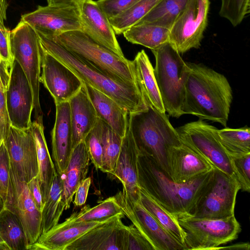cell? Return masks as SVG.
Returning a JSON list of instances; mask_svg holds the SVG:
<instances>
[{"label":"cell","mask_w":250,"mask_h":250,"mask_svg":"<svg viewBox=\"0 0 250 250\" xmlns=\"http://www.w3.org/2000/svg\"><path fill=\"white\" fill-rule=\"evenodd\" d=\"M138 183L177 218L191 216L213 177L214 167L189 181H173L150 156L139 151Z\"/></svg>","instance_id":"1"},{"label":"cell","mask_w":250,"mask_h":250,"mask_svg":"<svg viewBox=\"0 0 250 250\" xmlns=\"http://www.w3.org/2000/svg\"><path fill=\"white\" fill-rule=\"evenodd\" d=\"M183 114L226 126L233 95L231 85L222 74L206 66L188 63Z\"/></svg>","instance_id":"2"},{"label":"cell","mask_w":250,"mask_h":250,"mask_svg":"<svg viewBox=\"0 0 250 250\" xmlns=\"http://www.w3.org/2000/svg\"><path fill=\"white\" fill-rule=\"evenodd\" d=\"M37 33L40 44L45 50L71 70L83 83L114 100L128 114L147 108L138 84L121 82L111 78L81 59L50 36Z\"/></svg>","instance_id":"3"},{"label":"cell","mask_w":250,"mask_h":250,"mask_svg":"<svg viewBox=\"0 0 250 250\" xmlns=\"http://www.w3.org/2000/svg\"><path fill=\"white\" fill-rule=\"evenodd\" d=\"M147 106L144 110L129 114L128 126L139 151L153 158L168 176V151L181 142L166 113Z\"/></svg>","instance_id":"4"},{"label":"cell","mask_w":250,"mask_h":250,"mask_svg":"<svg viewBox=\"0 0 250 250\" xmlns=\"http://www.w3.org/2000/svg\"><path fill=\"white\" fill-rule=\"evenodd\" d=\"M151 51L155 59L154 76L165 111L170 116L179 118L183 115L189 65L169 42Z\"/></svg>","instance_id":"5"},{"label":"cell","mask_w":250,"mask_h":250,"mask_svg":"<svg viewBox=\"0 0 250 250\" xmlns=\"http://www.w3.org/2000/svg\"><path fill=\"white\" fill-rule=\"evenodd\" d=\"M47 35L111 78L121 82L138 84L132 61L119 57L94 41L83 31H69L57 36Z\"/></svg>","instance_id":"6"},{"label":"cell","mask_w":250,"mask_h":250,"mask_svg":"<svg viewBox=\"0 0 250 250\" xmlns=\"http://www.w3.org/2000/svg\"><path fill=\"white\" fill-rule=\"evenodd\" d=\"M186 233L185 250H214L236 239L241 230L234 214L218 219L186 216L177 218Z\"/></svg>","instance_id":"7"},{"label":"cell","mask_w":250,"mask_h":250,"mask_svg":"<svg viewBox=\"0 0 250 250\" xmlns=\"http://www.w3.org/2000/svg\"><path fill=\"white\" fill-rule=\"evenodd\" d=\"M11 51L31 86L36 118L42 116L40 101L41 68V45L35 29L22 21L10 32Z\"/></svg>","instance_id":"8"},{"label":"cell","mask_w":250,"mask_h":250,"mask_svg":"<svg viewBox=\"0 0 250 250\" xmlns=\"http://www.w3.org/2000/svg\"><path fill=\"white\" fill-rule=\"evenodd\" d=\"M181 142L200 154L215 168L234 176L230 157L221 145L218 129L199 119L175 128Z\"/></svg>","instance_id":"9"},{"label":"cell","mask_w":250,"mask_h":250,"mask_svg":"<svg viewBox=\"0 0 250 250\" xmlns=\"http://www.w3.org/2000/svg\"><path fill=\"white\" fill-rule=\"evenodd\" d=\"M239 190L234 175L229 176L214 168L212 180L191 216L218 219L234 215Z\"/></svg>","instance_id":"10"},{"label":"cell","mask_w":250,"mask_h":250,"mask_svg":"<svg viewBox=\"0 0 250 250\" xmlns=\"http://www.w3.org/2000/svg\"><path fill=\"white\" fill-rule=\"evenodd\" d=\"M209 5V0H190L169 29V42L180 54L200 47Z\"/></svg>","instance_id":"11"},{"label":"cell","mask_w":250,"mask_h":250,"mask_svg":"<svg viewBox=\"0 0 250 250\" xmlns=\"http://www.w3.org/2000/svg\"><path fill=\"white\" fill-rule=\"evenodd\" d=\"M122 210L150 243L154 250H185L183 244L167 231L142 206L122 191L114 196Z\"/></svg>","instance_id":"12"},{"label":"cell","mask_w":250,"mask_h":250,"mask_svg":"<svg viewBox=\"0 0 250 250\" xmlns=\"http://www.w3.org/2000/svg\"><path fill=\"white\" fill-rule=\"evenodd\" d=\"M21 20L38 32L52 36L83 30L80 6L76 5H39L35 11L23 15Z\"/></svg>","instance_id":"13"},{"label":"cell","mask_w":250,"mask_h":250,"mask_svg":"<svg viewBox=\"0 0 250 250\" xmlns=\"http://www.w3.org/2000/svg\"><path fill=\"white\" fill-rule=\"evenodd\" d=\"M5 100L11 126L19 129L31 127L33 95L29 82L19 62L14 60Z\"/></svg>","instance_id":"14"},{"label":"cell","mask_w":250,"mask_h":250,"mask_svg":"<svg viewBox=\"0 0 250 250\" xmlns=\"http://www.w3.org/2000/svg\"><path fill=\"white\" fill-rule=\"evenodd\" d=\"M40 45L42 68L40 81L50 93L55 104L68 102L81 89L83 82Z\"/></svg>","instance_id":"15"},{"label":"cell","mask_w":250,"mask_h":250,"mask_svg":"<svg viewBox=\"0 0 250 250\" xmlns=\"http://www.w3.org/2000/svg\"><path fill=\"white\" fill-rule=\"evenodd\" d=\"M10 165L19 179L26 183L38 174L35 143L31 129H19L10 126L4 141Z\"/></svg>","instance_id":"16"},{"label":"cell","mask_w":250,"mask_h":250,"mask_svg":"<svg viewBox=\"0 0 250 250\" xmlns=\"http://www.w3.org/2000/svg\"><path fill=\"white\" fill-rule=\"evenodd\" d=\"M119 214L87 231L65 250H125V225Z\"/></svg>","instance_id":"17"},{"label":"cell","mask_w":250,"mask_h":250,"mask_svg":"<svg viewBox=\"0 0 250 250\" xmlns=\"http://www.w3.org/2000/svg\"><path fill=\"white\" fill-rule=\"evenodd\" d=\"M9 170L14 192L12 211L21 223L29 246L41 235L42 212L35 205L26 183L19 179L10 165Z\"/></svg>","instance_id":"18"},{"label":"cell","mask_w":250,"mask_h":250,"mask_svg":"<svg viewBox=\"0 0 250 250\" xmlns=\"http://www.w3.org/2000/svg\"><path fill=\"white\" fill-rule=\"evenodd\" d=\"M80 9L83 31L97 43L125 58L109 20L96 1L85 0Z\"/></svg>","instance_id":"19"},{"label":"cell","mask_w":250,"mask_h":250,"mask_svg":"<svg viewBox=\"0 0 250 250\" xmlns=\"http://www.w3.org/2000/svg\"><path fill=\"white\" fill-rule=\"evenodd\" d=\"M167 159L168 176L178 183L192 180L214 168L206 159L182 142L169 149Z\"/></svg>","instance_id":"20"},{"label":"cell","mask_w":250,"mask_h":250,"mask_svg":"<svg viewBox=\"0 0 250 250\" xmlns=\"http://www.w3.org/2000/svg\"><path fill=\"white\" fill-rule=\"evenodd\" d=\"M139 150L128 126L123 137L120 152L115 170L110 176L122 184L123 191L131 201H140L137 163Z\"/></svg>","instance_id":"21"},{"label":"cell","mask_w":250,"mask_h":250,"mask_svg":"<svg viewBox=\"0 0 250 250\" xmlns=\"http://www.w3.org/2000/svg\"><path fill=\"white\" fill-rule=\"evenodd\" d=\"M52 155L57 172L66 169L73 149L68 102L56 104V117L51 133Z\"/></svg>","instance_id":"22"},{"label":"cell","mask_w":250,"mask_h":250,"mask_svg":"<svg viewBox=\"0 0 250 250\" xmlns=\"http://www.w3.org/2000/svg\"><path fill=\"white\" fill-rule=\"evenodd\" d=\"M110 219L103 221L75 222L65 220L41 235L36 242L28 246L27 250H65L87 231Z\"/></svg>","instance_id":"23"},{"label":"cell","mask_w":250,"mask_h":250,"mask_svg":"<svg viewBox=\"0 0 250 250\" xmlns=\"http://www.w3.org/2000/svg\"><path fill=\"white\" fill-rule=\"evenodd\" d=\"M70 107L73 148L83 141L98 117L83 85L68 101Z\"/></svg>","instance_id":"24"},{"label":"cell","mask_w":250,"mask_h":250,"mask_svg":"<svg viewBox=\"0 0 250 250\" xmlns=\"http://www.w3.org/2000/svg\"><path fill=\"white\" fill-rule=\"evenodd\" d=\"M90 159L83 141L74 148L68 164L61 174L62 181V202L65 210L72 202L76 188L88 173Z\"/></svg>","instance_id":"25"},{"label":"cell","mask_w":250,"mask_h":250,"mask_svg":"<svg viewBox=\"0 0 250 250\" xmlns=\"http://www.w3.org/2000/svg\"><path fill=\"white\" fill-rule=\"evenodd\" d=\"M83 83L98 118L123 138L128 126V113L112 98Z\"/></svg>","instance_id":"26"},{"label":"cell","mask_w":250,"mask_h":250,"mask_svg":"<svg viewBox=\"0 0 250 250\" xmlns=\"http://www.w3.org/2000/svg\"><path fill=\"white\" fill-rule=\"evenodd\" d=\"M31 129L36 145L38 176L44 203L57 171L50 155L45 140L42 116L36 118L32 122Z\"/></svg>","instance_id":"27"},{"label":"cell","mask_w":250,"mask_h":250,"mask_svg":"<svg viewBox=\"0 0 250 250\" xmlns=\"http://www.w3.org/2000/svg\"><path fill=\"white\" fill-rule=\"evenodd\" d=\"M137 83L147 104L166 113L154 73V68L144 50L132 61Z\"/></svg>","instance_id":"28"},{"label":"cell","mask_w":250,"mask_h":250,"mask_svg":"<svg viewBox=\"0 0 250 250\" xmlns=\"http://www.w3.org/2000/svg\"><path fill=\"white\" fill-rule=\"evenodd\" d=\"M169 29L150 23L136 24L123 33L129 42L139 44L151 50L169 42Z\"/></svg>","instance_id":"29"},{"label":"cell","mask_w":250,"mask_h":250,"mask_svg":"<svg viewBox=\"0 0 250 250\" xmlns=\"http://www.w3.org/2000/svg\"><path fill=\"white\" fill-rule=\"evenodd\" d=\"M189 1L160 0L137 24L150 23L170 29Z\"/></svg>","instance_id":"30"},{"label":"cell","mask_w":250,"mask_h":250,"mask_svg":"<svg viewBox=\"0 0 250 250\" xmlns=\"http://www.w3.org/2000/svg\"><path fill=\"white\" fill-rule=\"evenodd\" d=\"M140 189V203L150 214L185 247L186 233L177 218Z\"/></svg>","instance_id":"31"},{"label":"cell","mask_w":250,"mask_h":250,"mask_svg":"<svg viewBox=\"0 0 250 250\" xmlns=\"http://www.w3.org/2000/svg\"><path fill=\"white\" fill-rule=\"evenodd\" d=\"M62 191V178L57 172L42 211L41 235L58 224L65 210L61 200Z\"/></svg>","instance_id":"32"},{"label":"cell","mask_w":250,"mask_h":250,"mask_svg":"<svg viewBox=\"0 0 250 250\" xmlns=\"http://www.w3.org/2000/svg\"><path fill=\"white\" fill-rule=\"evenodd\" d=\"M0 235L11 250H27L28 243L20 219L4 207L0 210Z\"/></svg>","instance_id":"33"},{"label":"cell","mask_w":250,"mask_h":250,"mask_svg":"<svg viewBox=\"0 0 250 250\" xmlns=\"http://www.w3.org/2000/svg\"><path fill=\"white\" fill-rule=\"evenodd\" d=\"M122 214H124L122 208L114 196H112L94 207L84 206L79 212L72 213L66 220L72 222L103 221Z\"/></svg>","instance_id":"34"},{"label":"cell","mask_w":250,"mask_h":250,"mask_svg":"<svg viewBox=\"0 0 250 250\" xmlns=\"http://www.w3.org/2000/svg\"><path fill=\"white\" fill-rule=\"evenodd\" d=\"M218 139L229 156L250 153V128L247 126L239 128L226 127L217 130Z\"/></svg>","instance_id":"35"},{"label":"cell","mask_w":250,"mask_h":250,"mask_svg":"<svg viewBox=\"0 0 250 250\" xmlns=\"http://www.w3.org/2000/svg\"><path fill=\"white\" fill-rule=\"evenodd\" d=\"M160 0H139L126 10L109 19L116 34L120 35L137 24Z\"/></svg>","instance_id":"36"},{"label":"cell","mask_w":250,"mask_h":250,"mask_svg":"<svg viewBox=\"0 0 250 250\" xmlns=\"http://www.w3.org/2000/svg\"><path fill=\"white\" fill-rule=\"evenodd\" d=\"M122 139V137L103 122V164L100 170L107 173L109 177L115 170L121 150Z\"/></svg>","instance_id":"37"},{"label":"cell","mask_w":250,"mask_h":250,"mask_svg":"<svg viewBox=\"0 0 250 250\" xmlns=\"http://www.w3.org/2000/svg\"><path fill=\"white\" fill-rule=\"evenodd\" d=\"M9 168V157L3 141L0 146V197L3 207L12 211L14 192Z\"/></svg>","instance_id":"38"},{"label":"cell","mask_w":250,"mask_h":250,"mask_svg":"<svg viewBox=\"0 0 250 250\" xmlns=\"http://www.w3.org/2000/svg\"><path fill=\"white\" fill-rule=\"evenodd\" d=\"M103 122L98 118L96 124L83 140L90 160L96 169H101L103 164Z\"/></svg>","instance_id":"39"},{"label":"cell","mask_w":250,"mask_h":250,"mask_svg":"<svg viewBox=\"0 0 250 250\" xmlns=\"http://www.w3.org/2000/svg\"><path fill=\"white\" fill-rule=\"evenodd\" d=\"M250 8V0H221L219 15L235 27L249 14Z\"/></svg>","instance_id":"40"},{"label":"cell","mask_w":250,"mask_h":250,"mask_svg":"<svg viewBox=\"0 0 250 250\" xmlns=\"http://www.w3.org/2000/svg\"><path fill=\"white\" fill-rule=\"evenodd\" d=\"M233 174L238 182L240 190L250 191V153L230 156Z\"/></svg>","instance_id":"41"},{"label":"cell","mask_w":250,"mask_h":250,"mask_svg":"<svg viewBox=\"0 0 250 250\" xmlns=\"http://www.w3.org/2000/svg\"><path fill=\"white\" fill-rule=\"evenodd\" d=\"M125 250H154L153 248L133 224L125 228Z\"/></svg>","instance_id":"42"},{"label":"cell","mask_w":250,"mask_h":250,"mask_svg":"<svg viewBox=\"0 0 250 250\" xmlns=\"http://www.w3.org/2000/svg\"><path fill=\"white\" fill-rule=\"evenodd\" d=\"M139 0H98L96 2L108 19L128 9Z\"/></svg>","instance_id":"43"},{"label":"cell","mask_w":250,"mask_h":250,"mask_svg":"<svg viewBox=\"0 0 250 250\" xmlns=\"http://www.w3.org/2000/svg\"><path fill=\"white\" fill-rule=\"evenodd\" d=\"M10 32L6 27L0 28V57L12 66L14 59L11 51Z\"/></svg>","instance_id":"44"},{"label":"cell","mask_w":250,"mask_h":250,"mask_svg":"<svg viewBox=\"0 0 250 250\" xmlns=\"http://www.w3.org/2000/svg\"><path fill=\"white\" fill-rule=\"evenodd\" d=\"M10 126L6 104L5 91L0 88V143L6 138Z\"/></svg>","instance_id":"45"},{"label":"cell","mask_w":250,"mask_h":250,"mask_svg":"<svg viewBox=\"0 0 250 250\" xmlns=\"http://www.w3.org/2000/svg\"><path fill=\"white\" fill-rule=\"evenodd\" d=\"M30 193L38 208L42 212L44 202L41 192L38 174L26 183Z\"/></svg>","instance_id":"46"},{"label":"cell","mask_w":250,"mask_h":250,"mask_svg":"<svg viewBox=\"0 0 250 250\" xmlns=\"http://www.w3.org/2000/svg\"><path fill=\"white\" fill-rule=\"evenodd\" d=\"M91 183V178L86 177L79 184L74 194L75 206L81 207L85 203Z\"/></svg>","instance_id":"47"},{"label":"cell","mask_w":250,"mask_h":250,"mask_svg":"<svg viewBox=\"0 0 250 250\" xmlns=\"http://www.w3.org/2000/svg\"><path fill=\"white\" fill-rule=\"evenodd\" d=\"M12 66L3 61L0 57V88L5 91L11 74Z\"/></svg>","instance_id":"48"},{"label":"cell","mask_w":250,"mask_h":250,"mask_svg":"<svg viewBox=\"0 0 250 250\" xmlns=\"http://www.w3.org/2000/svg\"><path fill=\"white\" fill-rule=\"evenodd\" d=\"M85 0H46L48 5H72L80 6Z\"/></svg>","instance_id":"49"},{"label":"cell","mask_w":250,"mask_h":250,"mask_svg":"<svg viewBox=\"0 0 250 250\" xmlns=\"http://www.w3.org/2000/svg\"><path fill=\"white\" fill-rule=\"evenodd\" d=\"M6 0H0V28H4V21L6 20V11L8 8Z\"/></svg>","instance_id":"50"},{"label":"cell","mask_w":250,"mask_h":250,"mask_svg":"<svg viewBox=\"0 0 250 250\" xmlns=\"http://www.w3.org/2000/svg\"><path fill=\"white\" fill-rule=\"evenodd\" d=\"M229 249V250H249L250 249V244L249 243H239L233 245L232 246H229L228 247H219L217 248V250L219 249Z\"/></svg>","instance_id":"51"},{"label":"cell","mask_w":250,"mask_h":250,"mask_svg":"<svg viewBox=\"0 0 250 250\" xmlns=\"http://www.w3.org/2000/svg\"><path fill=\"white\" fill-rule=\"evenodd\" d=\"M0 250H11L8 245L0 235Z\"/></svg>","instance_id":"52"},{"label":"cell","mask_w":250,"mask_h":250,"mask_svg":"<svg viewBox=\"0 0 250 250\" xmlns=\"http://www.w3.org/2000/svg\"><path fill=\"white\" fill-rule=\"evenodd\" d=\"M3 203L2 199L0 197V210L3 208Z\"/></svg>","instance_id":"53"},{"label":"cell","mask_w":250,"mask_h":250,"mask_svg":"<svg viewBox=\"0 0 250 250\" xmlns=\"http://www.w3.org/2000/svg\"><path fill=\"white\" fill-rule=\"evenodd\" d=\"M1 143H0V146Z\"/></svg>","instance_id":"54"}]
</instances>
